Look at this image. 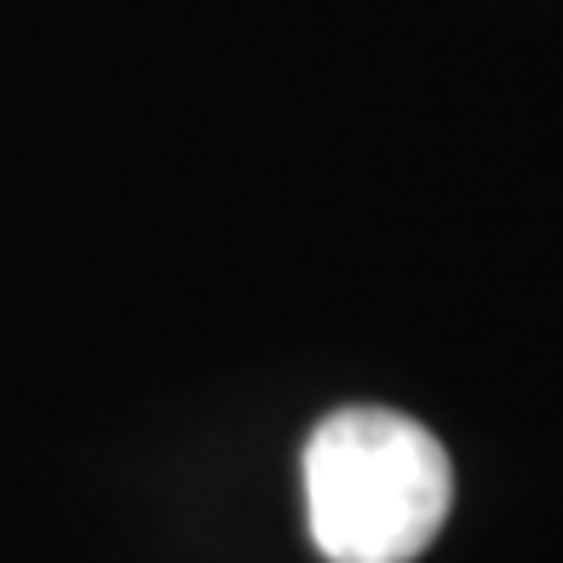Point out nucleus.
<instances>
[{
    "label": "nucleus",
    "mask_w": 563,
    "mask_h": 563,
    "mask_svg": "<svg viewBox=\"0 0 563 563\" xmlns=\"http://www.w3.org/2000/svg\"><path fill=\"white\" fill-rule=\"evenodd\" d=\"M443 443L391 408H340L305 443L311 541L328 563H415L449 518Z\"/></svg>",
    "instance_id": "f257e3e1"
}]
</instances>
